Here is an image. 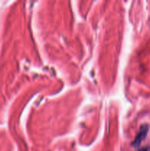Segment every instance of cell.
<instances>
[{"label": "cell", "instance_id": "cell-1", "mask_svg": "<svg viewBox=\"0 0 150 151\" xmlns=\"http://www.w3.org/2000/svg\"><path fill=\"white\" fill-rule=\"evenodd\" d=\"M149 125H147V124H144V125H142L140 127L139 131L137 134L134 141L132 142V145L134 147H138L141 145V142L146 137L149 132Z\"/></svg>", "mask_w": 150, "mask_h": 151}, {"label": "cell", "instance_id": "cell-2", "mask_svg": "<svg viewBox=\"0 0 150 151\" xmlns=\"http://www.w3.org/2000/svg\"><path fill=\"white\" fill-rule=\"evenodd\" d=\"M138 151H150V147H142L140 150H138Z\"/></svg>", "mask_w": 150, "mask_h": 151}]
</instances>
